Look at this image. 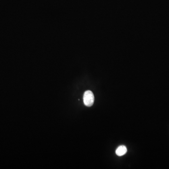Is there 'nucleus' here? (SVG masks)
Returning <instances> with one entry per match:
<instances>
[{
  "label": "nucleus",
  "mask_w": 169,
  "mask_h": 169,
  "mask_svg": "<svg viewBox=\"0 0 169 169\" xmlns=\"http://www.w3.org/2000/svg\"><path fill=\"white\" fill-rule=\"evenodd\" d=\"M127 152V148L125 146H120L117 148L116 151V154L118 156H122L124 155Z\"/></svg>",
  "instance_id": "2"
},
{
  "label": "nucleus",
  "mask_w": 169,
  "mask_h": 169,
  "mask_svg": "<svg viewBox=\"0 0 169 169\" xmlns=\"http://www.w3.org/2000/svg\"><path fill=\"white\" fill-rule=\"evenodd\" d=\"M83 101L84 104L87 107H91L93 105L95 101V97L92 91L88 90L84 92Z\"/></svg>",
  "instance_id": "1"
}]
</instances>
